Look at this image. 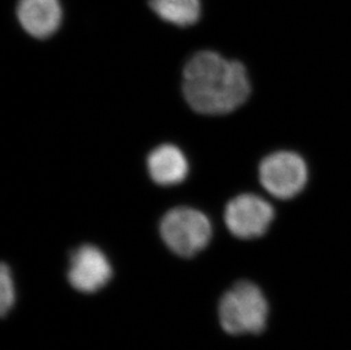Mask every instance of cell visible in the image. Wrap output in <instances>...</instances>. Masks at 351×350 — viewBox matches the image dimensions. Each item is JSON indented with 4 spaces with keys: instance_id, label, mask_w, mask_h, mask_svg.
<instances>
[{
    "instance_id": "6da1fadb",
    "label": "cell",
    "mask_w": 351,
    "mask_h": 350,
    "mask_svg": "<svg viewBox=\"0 0 351 350\" xmlns=\"http://www.w3.org/2000/svg\"><path fill=\"white\" fill-rule=\"evenodd\" d=\"M252 84L245 65L213 50L195 53L183 70V93L195 112L219 115L245 103Z\"/></svg>"
},
{
    "instance_id": "5b68a950",
    "label": "cell",
    "mask_w": 351,
    "mask_h": 350,
    "mask_svg": "<svg viewBox=\"0 0 351 350\" xmlns=\"http://www.w3.org/2000/svg\"><path fill=\"white\" fill-rule=\"evenodd\" d=\"M275 218L272 204L255 194H241L231 199L224 211L229 231L240 239L259 238L265 235Z\"/></svg>"
},
{
    "instance_id": "7a4b0ae2",
    "label": "cell",
    "mask_w": 351,
    "mask_h": 350,
    "mask_svg": "<svg viewBox=\"0 0 351 350\" xmlns=\"http://www.w3.org/2000/svg\"><path fill=\"white\" fill-rule=\"evenodd\" d=\"M269 305L262 290L249 281H240L221 298L219 322L226 334H257L264 331Z\"/></svg>"
},
{
    "instance_id": "9c48e42d",
    "label": "cell",
    "mask_w": 351,
    "mask_h": 350,
    "mask_svg": "<svg viewBox=\"0 0 351 350\" xmlns=\"http://www.w3.org/2000/svg\"><path fill=\"white\" fill-rule=\"evenodd\" d=\"M148 5L160 20L178 27L193 25L202 14V0H148Z\"/></svg>"
},
{
    "instance_id": "277c9868",
    "label": "cell",
    "mask_w": 351,
    "mask_h": 350,
    "mask_svg": "<svg viewBox=\"0 0 351 350\" xmlns=\"http://www.w3.org/2000/svg\"><path fill=\"white\" fill-rule=\"evenodd\" d=\"M258 178L272 197L290 200L300 195L308 183V165L298 152L276 150L259 163Z\"/></svg>"
},
{
    "instance_id": "ba28073f",
    "label": "cell",
    "mask_w": 351,
    "mask_h": 350,
    "mask_svg": "<svg viewBox=\"0 0 351 350\" xmlns=\"http://www.w3.org/2000/svg\"><path fill=\"white\" fill-rule=\"evenodd\" d=\"M147 167L150 178L162 185L180 183L189 172V163L182 150L171 143L153 149L147 159Z\"/></svg>"
},
{
    "instance_id": "3957f363",
    "label": "cell",
    "mask_w": 351,
    "mask_h": 350,
    "mask_svg": "<svg viewBox=\"0 0 351 350\" xmlns=\"http://www.w3.org/2000/svg\"><path fill=\"white\" fill-rule=\"evenodd\" d=\"M159 231L162 242L178 256L193 257L207 247L212 238V223L202 211L180 206L162 216Z\"/></svg>"
},
{
    "instance_id": "8992f818",
    "label": "cell",
    "mask_w": 351,
    "mask_h": 350,
    "mask_svg": "<svg viewBox=\"0 0 351 350\" xmlns=\"http://www.w3.org/2000/svg\"><path fill=\"white\" fill-rule=\"evenodd\" d=\"M113 268L106 254L97 246H80L70 256L67 279L71 285L83 294H95L108 284Z\"/></svg>"
},
{
    "instance_id": "30bf717a",
    "label": "cell",
    "mask_w": 351,
    "mask_h": 350,
    "mask_svg": "<svg viewBox=\"0 0 351 350\" xmlns=\"http://www.w3.org/2000/svg\"><path fill=\"white\" fill-rule=\"evenodd\" d=\"M16 292L13 275L8 265L3 263L0 270V312L5 316L15 304Z\"/></svg>"
},
{
    "instance_id": "52a82bcc",
    "label": "cell",
    "mask_w": 351,
    "mask_h": 350,
    "mask_svg": "<svg viewBox=\"0 0 351 350\" xmlns=\"http://www.w3.org/2000/svg\"><path fill=\"white\" fill-rule=\"evenodd\" d=\"M16 16L25 32L45 39L60 29L63 7L60 0H19Z\"/></svg>"
}]
</instances>
